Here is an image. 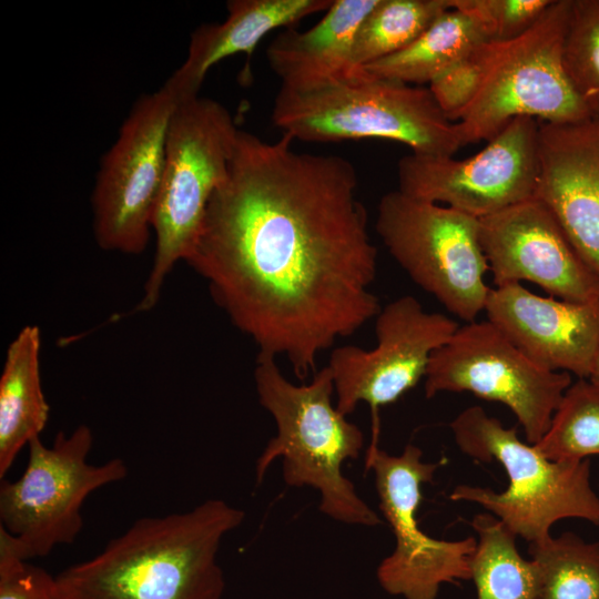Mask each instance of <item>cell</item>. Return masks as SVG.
<instances>
[{"label": "cell", "instance_id": "obj_17", "mask_svg": "<svg viewBox=\"0 0 599 599\" xmlns=\"http://www.w3.org/2000/svg\"><path fill=\"white\" fill-rule=\"evenodd\" d=\"M535 196L552 212L599 284V116L539 121Z\"/></svg>", "mask_w": 599, "mask_h": 599}, {"label": "cell", "instance_id": "obj_24", "mask_svg": "<svg viewBox=\"0 0 599 599\" xmlns=\"http://www.w3.org/2000/svg\"><path fill=\"white\" fill-rule=\"evenodd\" d=\"M450 8V0H379L356 33L355 69L403 50Z\"/></svg>", "mask_w": 599, "mask_h": 599}, {"label": "cell", "instance_id": "obj_13", "mask_svg": "<svg viewBox=\"0 0 599 599\" xmlns=\"http://www.w3.org/2000/svg\"><path fill=\"white\" fill-rule=\"evenodd\" d=\"M539 121L516 118L478 153L456 160L410 153L397 165L404 194L481 219L535 196Z\"/></svg>", "mask_w": 599, "mask_h": 599}, {"label": "cell", "instance_id": "obj_15", "mask_svg": "<svg viewBox=\"0 0 599 599\" xmlns=\"http://www.w3.org/2000/svg\"><path fill=\"white\" fill-rule=\"evenodd\" d=\"M495 286L528 281L551 296L599 301V284L549 207L536 196L479 219Z\"/></svg>", "mask_w": 599, "mask_h": 599}, {"label": "cell", "instance_id": "obj_21", "mask_svg": "<svg viewBox=\"0 0 599 599\" xmlns=\"http://www.w3.org/2000/svg\"><path fill=\"white\" fill-rule=\"evenodd\" d=\"M487 41L471 17L451 7L409 45L362 70L373 77L422 87Z\"/></svg>", "mask_w": 599, "mask_h": 599}, {"label": "cell", "instance_id": "obj_6", "mask_svg": "<svg viewBox=\"0 0 599 599\" xmlns=\"http://www.w3.org/2000/svg\"><path fill=\"white\" fill-rule=\"evenodd\" d=\"M238 131L227 109L215 100L199 95L176 103L152 224L155 253L138 312L156 305L167 275L186 258L210 199L227 176Z\"/></svg>", "mask_w": 599, "mask_h": 599}, {"label": "cell", "instance_id": "obj_12", "mask_svg": "<svg viewBox=\"0 0 599 599\" xmlns=\"http://www.w3.org/2000/svg\"><path fill=\"white\" fill-rule=\"evenodd\" d=\"M571 383L569 373L539 366L489 321H474L432 355L425 395L469 392L501 403L517 417L527 443L536 445Z\"/></svg>", "mask_w": 599, "mask_h": 599}, {"label": "cell", "instance_id": "obj_19", "mask_svg": "<svg viewBox=\"0 0 599 599\" xmlns=\"http://www.w3.org/2000/svg\"><path fill=\"white\" fill-rule=\"evenodd\" d=\"M378 1L334 0L314 27L305 31L288 28L277 34L266 57L281 89L308 91L355 73L356 33Z\"/></svg>", "mask_w": 599, "mask_h": 599}, {"label": "cell", "instance_id": "obj_8", "mask_svg": "<svg viewBox=\"0 0 599 599\" xmlns=\"http://www.w3.org/2000/svg\"><path fill=\"white\" fill-rule=\"evenodd\" d=\"M570 0L552 4L522 35L499 42L473 101L458 120L464 144L489 141L516 118L575 123L591 114L562 64Z\"/></svg>", "mask_w": 599, "mask_h": 599}, {"label": "cell", "instance_id": "obj_14", "mask_svg": "<svg viewBox=\"0 0 599 599\" xmlns=\"http://www.w3.org/2000/svg\"><path fill=\"white\" fill-rule=\"evenodd\" d=\"M375 318L374 348L345 345L329 356L335 405L345 416L359 403L377 415L380 407L398 400L425 378L434 352L459 327L441 313L424 311L412 295L392 301Z\"/></svg>", "mask_w": 599, "mask_h": 599}, {"label": "cell", "instance_id": "obj_11", "mask_svg": "<svg viewBox=\"0 0 599 599\" xmlns=\"http://www.w3.org/2000/svg\"><path fill=\"white\" fill-rule=\"evenodd\" d=\"M175 105L164 85L141 95L103 155L91 197L93 233L101 248L136 255L148 246Z\"/></svg>", "mask_w": 599, "mask_h": 599}, {"label": "cell", "instance_id": "obj_10", "mask_svg": "<svg viewBox=\"0 0 599 599\" xmlns=\"http://www.w3.org/2000/svg\"><path fill=\"white\" fill-rule=\"evenodd\" d=\"M372 430L366 467L374 471L379 509L395 537L393 552L377 567V580L393 596L437 599L443 583L470 579L477 540H441L420 529L417 510L422 487L434 480L441 461H424L422 449L413 444L400 455H390L378 446L379 420H374Z\"/></svg>", "mask_w": 599, "mask_h": 599}, {"label": "cell", "instance_id": "obj_25", "mask_svg": "<svg viewBox=\"0 0 599 599\" xmlns=\"http://www.w3.org/2000/svg\"><path fill=\"white\" fill-rule=\"evenodd\" d=\"M550 460L599 455V385L578 378L567 388L542 438L535 445Z\"/></svg>", "mask_w": 599, "mask_h": 599}, {"label": "cell", "instance_id": "obj_5", "mask_svg": "<svg viewBox=\"0 0 599 599\" xmlns=\"http://www.w3.org/2000/svg\"><path fill=\"white\" fill-rule=\"evenodd\" d=\"M454 439L465 455L483 463L497 461L509 484L504 491L458 485L454 501L485 508L516 537L529 544L548 538L554 524L578 518L599 525V496L590 483V461H555L522 441L516 427H505L480 406H470L450 423Z\"/></svg>", "mask_w": 599, "mask_h": 599}, {"label": "cell", "instance_id": "obj_7", "mask_svg": "<svg viewBox=\"0 0 599 599\" xmlns=\"http://www.w3.org/2000/svg\"><path fill=\"white\" fill-rule=\"evenodd\" d=\"M93 445L89 426L57 434L51 447L40 437L29 447L28 464L14 481L1 480L0 531L23 560L44 557L58 545L72 544L81 531V507L97 489L122 480L128 468L120 458L88 463Z\"/></svg>", "mask_w": 599, "mask_h": 599}, {"label": "cell", "instance_id": "obj_20", "mask_svg": "<svg viewBox=\"0 0 599 599\" xmlns=\"http://www.w3.org/2000/svg\"><path fill=\"white\" fill-rule=\"evenodd\" d=\"M41 334L24 326L8 346L0 377V478L26 445L40 437L50 406L40 376Z\"/></svg>", "mask_w": 599, "mask_h": 599}, {"label": "cell", "instance_id": "obj_4", "mask_svg": "<svg viewBox=\"0 0 599 599\" xmlns=\"http://www.w3.org/2000/svg\"><path fill=\"white\" fill-rule=\"evenodd\" d=\"M272 121L282 134L305 142L384 139L428 156H453L465 145L458 123L444 114L429 88L362 69L308 91L280 88Z\"/></svg>", "mask_w": 599, "mask_h": 599}, {"label": "cell", "instance_id": "obj_16", "mask_svg": "<svg viewBox=\"0 0 599 599\" xmlns=\"http://www.w3.org/2000/svg\"><path fill=\"white\" fill-rule=\"evenodd\" d=\"M484 311L539 366L589 378L599 355V301L544 297L508 283L490 288Z\"/></svg>", "mask_w": 599, "mask_h": 599}, {"label": "cell", "instance_id": "obj_22", "mask_svg": "<svg viewBox=\"0 0 599 599\" xmlns=\"http://www.w3.org/2000/svg\"><path fill=\"white\" fill-rule=\"evenodd\" d=\"M470 526L477 534L470 560L477 599H535V567L520 555L516 536L489 512L476 515Z\"/></svg>", "mask_w": 599, "mask_h": 599}, {"label": "cell", "instance_id": "obj_9", "mask_svg": "<svg viewBox=\"0 0 599 599\" xmlns=\"http://www.w3.org/2000/svg\"><path fill=\"white\" fill-rule=\"evenodd\" d=\"M375 230L413 282L449 313L476 321L490 291L479 219L395 190L382 196Z\"/></svg>", "mask_w": 599, "mask_h": 599}, {"label": "cell", "instance_id": "obj_1", "mask_svg": "<svg viewBox=\"0 0 599 599\" xmlns=\"http://www.w3.org/2000/svg\"><path fill=\"white\" fill-rule=\"evenodd\" d=\"M240 130L184 260L258 354L284 356L304 380L318 355L380 311L377 250L357 174L334 154L296 152Z\"/></svg>", "mask_w": 599, "mask_h": 599}, {"label": "cell", "instance_id": "obj_30", "mask_svg": "<svg viewBox=\"0 0 599 599\" xmlns=\"http://www.w3.org/2000/svg\"><path fill=\"white\" fill-rule=\"evenodd\" d=\"M589 379L599 385V355L596 359V363L589 376Z\"/></svg>", "mask_w": 599, "mask_h": 599}, {"label": "cell", "instance_id": "obj_28", "mask_svg": "<svg viewBox=\"0 0 599 599\" xmlns=\"http://www.w3.org/2000/svg\"><path fill=\"white\" fill-rule=\"evenodd\" d=\"M498 45L499 42H484L429 83L434 99L451 122H458L475 98Z\"/></svg>", "mask_w": 599, "mask_h": 599}, {"label": "cell", "instance_id": "obj_2", "mask_svg": "<svg viewBox=\"0 0 599 599\" xmlns=\"http://www.w3.org/2000/svg\"><path fill=\"white\" fill-rule=\"evenodd\" d=\"M245 512L221 499L136 520L91 559L58 576L61 599H221L223 538Z\"/></svg>", "mask_w": 599, "mask_h": 599}, {"label": "cell", "instance_id": "obj_18", "mask_svg": "<svg viewBox=\"0 0 599 599\" xmlns=\"http://www.w3.org/2000/svg\"><path fill=\"white\" fill-rule=\"evenodd\" d=\"M334 0H230L227 17L203 23L190 38L184 62L163 84L176 103L199 97L209 70L236 53L250 59L258 42L278 28H293L304 18L326 11Z\"/></svg>", "mask_w": 599, "mask_h": 599}, {"label": "cell", "instance_id": "obj_3", "mask_svg": "<svg viewBox=\"0 0 599 599\" xmlns=\"http://www.w3.org/2000/svg\"><path fill=\"white\" fill-rule=\"evenodd\" d=\"M254 382L260 404L277 429L256 460V484L282 458L286 485L316 489L324 515L347 525H380L378 514L343 474V464L358 458L364 434L333 404L329 367L315 372L309 383L296 385L283 375L275 357L257 354Z\"/></svg>", "mask_w": 599, "mask_h": 599}, {"label": "cell", "instance_id": "obj_29", "mask_svg": "<svg viewBox=\"0 0 599 599\" xmlns=\"http://www.w3.org/2000/svg\"><path fill=\"white\" fill-rule=\"evenodd\" d=\"M0 599H61L55 577L21 559L1 531Z\"/></svg>", "mask_w": 599, "mask_h": 599}, {"label": "cell", "instance_id": "obj_27", "mask_svg": "<svg viewBox=\"0 0 599 599\" xmlns=\"http://www.w3.org/2000/svg\"><path fill=\"white\" fill-rule=\"evenodd\" d=\"M451 7L471 17L488 41L514 40L544 16L554 0H450Z\"/></svg>", "mask_w": 599, "mask_h": 599}, {"label": "cell", "instance_id": "obj_23", "mask_svg": "<svg viewBox=\"0 0 599 599\" xmlns=\"http://www.w3.org/2000/svg\"><path fill=\"white\" fill-rule=\"evenodd\" d=\"M536 572L535 599H599V540L572 532L531 542Z\"/></svg>", "mask_w": 599, "mask_h": 599}, {"label": "cell", "instance_id": "obj_26", "mask_svg": "<svg viewBox=\"0 0 599 599\" xmlns=\"http://www.w3.org/2000/svg\"><path fill=\"white\" fill-rule=\"evenodd\" d=\"M562 64L591 116H599V0H570Z\"/></svg>", "mask_w": 599, "mask_h": 599}]
</instances>
